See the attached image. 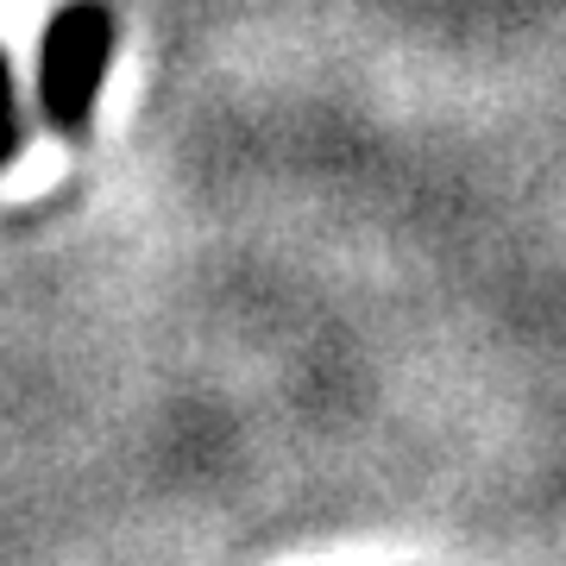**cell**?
<instances>
[{
    "instance_id": "cell-1",
    "label": "cell",
    "mask_w": 566,
    "mask_h": 566,
    "mask_svg": "<svg viewBox=\"0 0 566 566\" xmlns=\"http://www.w3.org/2000/svg\"><path fill=\"white\" fill-rule=\"evenodd\" d=\"M114 7L107 0H70L51 13L39 39V114L51 133L82 139L102 107V82L114 70Z\"/></svg>"
},
{
    "instance_id": "cell-2",
    "label": "cell",
    "mask_w": 566,
    "mask_h": 566,
    "mask_svg": "<svg viewBox=\"0 0 566 566\" xmlns=\"http://www.w3.org/2000/svg\"><path fill=\"white\" fill-rule=\"evenodd\" d=\"M25 151V107H20V82H13V63L0 51V170Z\"/></svg>"
}]
</instances>
